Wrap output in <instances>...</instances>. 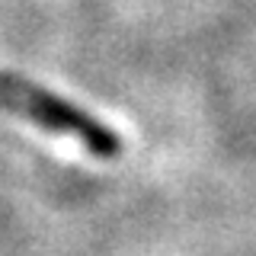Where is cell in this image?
<instances>
[{"label":"cell","instance_id":"6da1fadb","mask_svg":"<svg viewBox=\"0 0 256 256\" xmlns=\"http://www.w3.org/2000/svg\"><path fill=\"white\" fill-rule=\"evenodd\" d=\"M0 106L32 118L36 125H42L54 134H68V138L80 141L96 157H116L118 148H122V141L112 128L96 122L84 109H74L70 102L38 90V86H32L13 74H0Z\"/></svg>","mask_w":256,"mask_h":256}]
</instances>
